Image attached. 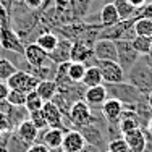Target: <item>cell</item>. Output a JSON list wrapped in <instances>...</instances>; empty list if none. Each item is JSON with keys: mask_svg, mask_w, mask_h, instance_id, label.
<instances>
[{"mask_svg": "<svg viewBox=\"0 0 152 152\" xmlns=\"http://www.w3.org/2000/svg\"><path fill=\"white\" fill-rule=\"evenodd\" d=\"M104 86H105V89H107V96L120 100L123 104V107H133V105H137V104L147 100V96L141 94L134 86L129 84L128 81L115 83V84H104Z\"/></svg>", "mask_w": 152, "mask_h": 152, "instance_id": "1", "label": "cell"}, {"mask_svg": "<svg viewBox=\"0 0 152 152\" xmlns=\"http://www.w3.org/2000/svg\"><path fill=\"white\" fill-rule=\"evenodd\" d=\"M126 79L144 96H149L152 92V68L146 65L142 58L133 65V68L126 73Z\"/></svg>", "mask_w": 152, "mask_h": 152, "instance_id": "2", "label": "cell"}, {"mask_svg": "<svg viewBox=\"0 0 152 152\" xmlns=\"http://www.w3.org/2000/svg\"><path fill=\"white\" fill-rule=\"evenodd\" d=\"M66 118L71 123V128H75V129L96 123V113H94V110L84 100H76V102H73Z\"/></svg>", "mask_w": 152, "mask_h": 152, "instance_id": "3", "label": "cell"}, {"mask_svg": "<svg viewBox=\"0 0 152 152\" xmlns=\"http://www.w3.org/2000/svg\"><path fill=\"white\" fill-rule=\"evenodd\" d=\"M117 45V61L121 65V68L125 70V73H128L133 68V65L141 58V55L134 50L131 41H126V39H118L115 41Z\"/></svg>", "mask_w": 152, "mask_h": 152, "instance_id": "4", "label": "cell"}, {"mask_svg": "<svg viewBox=\"0 0 152 152\" xmlns=\"http://www.w3.org/2000/svg\"><path fill=\"white\" fill-rule=\"evenodd\" d=\"M7 84L13 91H20V92L28 94L31 91H36V88L39 84V79L36 76H32L31 73H28V71L16 70L15 73L7 79Z\"/></svg>", "mask_w": 152, "mask_h": 152, "instance_id": "5", "label": "cell"}, {"mask_svg": "<svg viewBox=\"0 0 152 152\" xmlns=\"http://www.w3.org/2000/svg\"><path fill=\"white\" fill-rule=\"evenodd\" d=\"M100 73H102L104 84H115V83H123L126 81V73L121 68L118 61L113 60H97Z\"/></svg>", "mask_w": 152, "mask_h": 152, "instance_id": "6", "label": "cell"}, {"mask_svg": "<svg viewBox=\"0 0 152 152\" xmlns=\"http://www.w3.org/2000/svg\"><path fill=\"white\" fill-rule=\"evenodd\" d=\"M70 61H79V63H83L86 68L96 66L97 60H96V57H94L92 45L86 44V42H83V41H73Z\"/></svg>", "mask_w": 152, "mask_h": 152, "instance_id": "7", "label": "cell"}, {"mask_svg": "<svg viewBox=\"0 0 152 152\" xmlns=\"http://www.w3.org/2000/svg\"><path fill=\"white\" fill-rule=\"evenodd\" d=\"M0 47L7 52L23 55L24 44L21 42L20 36L13 31V28H0Z\"/></svg>", "mask_w": 152, "mask_h": 152, "instance_id": "8", "label": "cell"}, {"mask_svg": "<svg viewBox=\"0 0 152 152\" xmlns=\"http://www.w3.org/2000/svg\"><path fill=\"white\" fill-rule=\"evenodd\" d=\"M78 131L83 134V137L86 139V142H88V144H91V146L100 149L102 152L107 151V142H108L107 136H105V133H104L99 126H96V125L81 126V128H78Z\"/></svg>", "mask_w": 152, "mask_h": 152, "instance_id": "9", "label": "cell"}, {"mask_svg": "<svg viewBox=\"0 0 152 152\" xmlns=\"http://www.w3.org/2000/svg\"><path fill=\"white\" fill-rule=\"evenodd\" d=\"M123 104L120 100L113 99V97H107V100L102 104L100 107V112H102L105 121L110 126H118V121H120V117L123 113Z\"/></svg>", "mask_w": 152, "mask_h": 152, "instance_id": "10", "label": "cell"}, {"mask_svg": "<svg viewBox=\"0 0 152 152\" xmlns=\"http://www.w3.org/2000/svg\"><path fill=\"white\" fill-rule=\"evenodd\" d=\"M96 60H113L117 61V45L110 39H97L92 45Z\"/></svg>", "mask_w": 152, "mask_h": 152, "instance_id": "11", "label": "cell"}, {"mask_svg": "<svg viewBox=\"0 0 152 152\" xmlns=\"http://www.w3.org/2000/svg\"><path fill=\"white\" fill-rule=\"evenodd\" d=\"M71 45H73V41H70L68 37L60 36L55 49H53L52 52H49L47 55H49V58L57 65L66 63V61H70V57H71Z\"/></svg>", "mask_w": 152, "mask_h": 152, "instance_id": "12", "label": "cell"}, {"mask_svg": "<svg viewBox=\"0 0 152 152\" xmlns=\"http://www.w3.org/2000/svg\"><path fill=\"white\" fill-rule=\"evenodd\" d=\"M63 134H65V131L60 128H45V129H41V131H39V136H37V141H36V142H42V144H45L49 149L58 151L61 147Z\"/></svg>", "mask_w": 152, "mask_h": 152, "instance_id": "13", "label": "cell"}, {"mask_svg": "<svg viewBox=\"0 0 152 152\" xmlns=\"http://www.w3.org/2000/svg\"><path fill=\"white\" fill-rule=\"evenodd\" d=\"M41 110H42V113H44V118H45L49 128H60V129H63L65 133L68 131L63 126V113H61L60 108L57 107L52 100L44 102V105H42Z\"/></svg>", "mask_w": 152, "mask_h": 152, "instance_id": "14", "label": "cell"}, {"mask_svg": "<svg viewBox=\"0 0 152 152\" xmlns=\"http://www.w3.org/2000/svg\"><path fill=\"white\" fill-rule=\"evenodd\" d=\"M86 139L78 129H68L63 134V141H61L60 149L63 152H81L86 147Z\"/></svg>", "mask_w": 152, "mask_h": 152, "instance_id": "15", "label": "cell"}, {"mask_svg": "<svg viewBox=\"0 0 152 152\" xmlns=\"http://www.w3.org/2000/svg\"><path fill=\"white\" fill-rule=\"evenodd\" d=\"M139 128H141V121H139L137 113L131 107H125L120 117V121H118V129H120L121 136L128 134V133L134 131V129H139Z\"/></svg>", "mask_w": 152, "mask_h": 152, "instance_id": "16", "label": "cell"}, {"mask_svg": "<svg viewBox=\"0 0 152 152\" xmlns=\"http://www.w3.org/2000/svg\"><path fill=\"white\" fill-rule=\"evenodd\" d=\"M107 89L104 84L94 86V88H88L84 92V102L91 108H100L102 104L107 100Z\"/></svg>", "mask_w": 152, "mask_h": 152, "instance_id": "17", "label": "cell"}, {"mask_svg": "<svg viewBox=\"0 0 152 152\" xmlns=\"http://www.w3.org/2000/svg\"><path fill=\"white\" fill-rule=\"evenodd\" d=\"M23 57L26 58V61L29 63V66H37V65L44 63V61L49 58L45 50H42L36 42H29V44L24 45V52H23ZM29 71V70H28Z\"/></svg>", "mask_w": 152, "mask_h": 152, "instance_id": "18", "label": "cell"}, {"mask_svg": "<svg viewBox=\"0 0 152 152\" xmlns=\"http://www.w3.org/2000/svg\"><path fill=\"white\" fill-rule=\"evenodd\" d=\"M57 68H58V65L53 63L50 58H47L44 63L37 65V66H29V71H28V73L36 76L39 81H45V79H55Z\"/></svg>", "mask_w": 152, "mask_h": 152, "instance_id": "19", "label": "cell"}, {"mask_svg": "<svg viewBox=\"0 0 152 152\" xmlns=\"http://www.w3.org/2000/svg\"><path fill=\"white\" fill-rule=\"evenodd\" d=\"M91 3L92 0H70L66 12L70 13L73 21H84V18L91 10Z\"/></svg>", "mask_w": 152, "mask_h": 152, "instance_id": "20", "label": "cell"}, {"mask_svg": "<svg viewBox=\"0 0 152 152\" xmlns=\"http://www.w3.org/2000/svg\"><path fill=\"white\" fill-rule=\"evenodd\" d=\"M16 134L21 137L23 141H26L28 144H34L37 141V136H39V129L34 126L29 118H26L24 121H21L20 125L16 126Z\"/></svg>", "mask_w": 152, "mask_h": 152, "instance_id": "21", "label": "cell"}, {"mask_svg": "<svg viewBox=\"0 0 152 152\" xmlns=\"http://www.w3.org/2000/svg\"><path fill=\"white\" fill-rule=\"evenodd\" d=\"M123 139L126 141L129 152H144V149H146V136H144V131L141 128L125 134Z\"/></svg>", "mask_w": 152, "mask_h": 152, "instance_id": "22", "label": "cell"}, {"mask_svg": "<svg viewBox=\"0 0 152 152\" xmlns=\"http://www.w3.org/2000/svg\"><path fill=\"white\" fill-rule=\"evenodd\" d=\"M99 20H100V24H102L104 28L113 26V24H117V23H120V21H121L113 3H104V7L100 8Z\"/></svg>", "mask_w": 152, "mask_h": 152, "instance_id": "23", "label": "cell"}, {"mask_svg": "<svg viewBox=\"0 0 152 152\" xmlns=\"http://www.w3.org/2000/svg\"><path fill=\"white\" fill-rule=\"evenodd\" d=\"M81 84L84 86L86 89L88 88H94V86H100L104 84V79H102V73H100L99 66H89L86 68V73H84V78H83Z\"/></svg>", "mask_w": 152, "mask_h": 152, "instance_id": "24", "label": "cell"}, {"mask_svg": "<svg viewBox=\"0 0 152 152\" xmlns=\"http://www.w3.org/2000/svg\"><path fill=\"white\" fill-rule=\"evenodd\" d=\"M36 92L39 94L44 102H49V100L53 99V96L57 94V84L53 79H45V81H39L37 88H36Z\"/></svg>", "mask_w": 152, "mask_h": 152, "instance_id": "25", "label": "cell"}, {"mask_svg": "<svg viewBox=\"0 0 152 152\" xmlns=\"http://www.w3.org/2000/svg\"><path fill=\"white\" fill-rule=\"evenodd\" d=\"M57 42H58V36L53 31H45V32H42V34H39L37 37H36V44L41 47L42 50H45L47 53L55 49Z\"/></svg>", "mask_w": 152, "mask_h": 152, "instance_id": "26", "label": "cell"}, {"mask_svg": "<svg viewBox=\"0 0 152 152\" xmlns=\"http://www.w3.org/2000/svg\"><path fill=\"white\" fill-rule=\"evenodd\" d=\"M115 8H117L118 12V16H120L121 21L125 20H131L133 16H134L136 13V7L131 5V3L128 2V0H117V2L113 3Z\"/></svg>", "mask_w": 152, "mask_h": 152, "instance_id": "27", "label": "cell"}, {"mask_svg": "<svg viewBox=\"0 0 152 152\" xmlns=\"http://www.w3.org/2000/svg\"><path fill=\"white\" fill-rule=\"evenodd\" d=\"M136 36H146V37H152V18H137L133 24Z\"/></svg>", "mask_w": 152, "mask_h": 152, "instance_id": "28", "label": "cell"}, {"mask_svg": "<svg viewBox=\"0 0 152 152\" xmlns=\"http://www.w3.org/2000/svg\"><path fill=\"white\" fill-rule=\"evenodd\" d=\"M31 144H28L26 141H23L20 136L16 134V131H12V134H10V139L8 142H7V149L8 152H26L29 149Z\"/></svg>", "mask_w": 152, "mask_h": 152, "instance_id": "29", "label": "cell"}, {"mask_svg": "<svg viewBox=\"0 0 152 152\" xmlns=\"http://www.w3.org/2000/svg\"><path fill=\"white\" fill-rule=\"evenodd\" d=\"M134 50L139 55H147L151 53V44H152V37H146V36H134L131 41Z\"/></svg>", "mask_w": 152, "mask_h": 152, "instance_id": "30", "label": "cell"}, {"mask_svg": "<svg viewBox=\"0 0 152 152\" xmlns=\"http://www.w3.org/2000/svg\"><path fill=\"white\" fill-rule=\"evenodd\" d=\"M86 73V66L79 61H70L68 63V78L73 83H81Z\"/></svg>", "mask_w": 152, "mask_h": 152, "instance_id": "31", "label": "cell"}, {"mask_svg": "<svg viewBox=\"0 0 152 152\" xmlns=\"http://www.w3.org/2000/svg\"><path fill=\"white\" fill-rule=\"evenodd\" d=\"M42 105H44V100L39 97V94L36 91H31L26 94V102H24V108L28 112H36V110H41Z\"/></svg>", "mask_w": 152, "mask_h": 152, "instance_id": "32", "label": "cell"}, {"mask_svg": "<svg viewBox=\"0 0 152 152\" xmlns=\"http://www.w3.org/2000/svg\"><path fill=\"white\" fill-rule=\"evenodd\" d=\"M16 70V65L10 58H0V81H7Z\"/></svg>", "mask_w": 152, "mask_h": 152, "instance_id": "33", "label": "cell"}, {"mask_svg": "<svg viewBox=\"0 0 152 152\" xmlns=\"http://www.w3.org/2000/svg\"><path fill=\"white\" fill-rule=\"evenodd\" d=\"M107 151L108 152H129L128 146H126V141L123 137H117V139H112L107 142Z\"/></svg>", "mask_w": 152, "mask_h": 152, "instance_id": "34", "label": "cell"}, {"mask_svg": "<svg viewBox=\"0 0 152 152\" xmlns=\"http://www.w3.org/2000/svg\"><path fill=\"white\" fill-rule=\"evenodd\" d=\"M29 120L34 123V126L41 131V129H45V128H49L47 126V121H45V118H44V113H42V110H36V112H29Z\"/></svg>", "mask_w": 152, "mask_h": 152, "instance_id": "35", "label": "cell"}, {"mask_svg": "<svg viewBox=\"0 0 152 152\" xmlns=\"http://www.w3.org/2000/svg\"><path fill=\"white\" fill-rule=\"evenodd\" d=\"M7 100H8L12 105L24 107V102H26V94H24V92H20V91H13V89H10Z\"/></svg>", "mask_w": 152, "mask_h": 152, "instance_id": "36", "label": "cell"}, {"mask_svg": "<svg viewBox=\"0 0 152 152\" xmlns=\"http://www.w3.org/2000/svg\"><path fill=\"white\" fill-rule=\"evenodd\" d=\"M0 28H12V16L10 12L0 3Z\"/></svg>", "mask_w": 152, "mask_h": 152, "instance_id": "37", "label": "cell"}, {"mask_svg": "<svg viewBox=\"0 0 152 152\" xmlns=\"http://www.w3.org/2000/svg\"><path fill=\"white\" fill-rule=\"evenodd\" d=\"M45 0H23V3L31 10V12H39V10L44 7Z\"/></svg>", "mask_w": 152, "mask_h": 152, "instance_id": "38", "label": "cell"}, {"mask_svg": "<svg viewBox=\"0 0 152 152\" xmlns=\"http://www.w3.org/2000/svg\"><path fill=\"white\" fill-rule=\"evenodd\" d=\"M7 131H13V128H12V125H10L8 117L0 112V133H7Z\"/></svg>", "mask_w": 152, "mask_h": 152, "instance_id": "39", "label": "cell"}, {"mask_svg": "<svg viewBox=\"0 0 152 152\" xmlns=\"http://www.w3.org/2000/svg\"><path fill=\"white\" fill-rule=\"evenodd\" d=\"M26 152H55V151L49 149V147H47L45 144H42V142H34V144H31L29 149H28Z\"/></svg>", "mask_w": 152, "mask_h": 152, "instance_id": "40", "label": "cell"}, {"mask_svg": "<svg viewBox=\"0 0 152 152\" xmlns=\"http://www.w3.org/2000/svg\"><path fill=\"white\" fill-rule=\"evenodd\" d=\"M8 92H10V88H8V84H7V81H0V102L7 100Z\"/></svg>", "mask_w": 152, "mask_h": 152, "instance_id": "41", "label": "cell"}, {"mask_svg": "<svg viewBox=\"0 0 152 152\" xmlns=\"http://www.w3.org/2000/svg\"><path fill=\"white\" fill-rule=\"evenodd\" d=\"M70 5V0H55V8L60 10V12H65Z\"/></svg>", "mask_w": 152, "mask_h": 152, "instance_id": "42", "label": "cell"}, {"mask_svg": "<svg viewBox=\"0 0 152 152\" xmlns=\"http://www.w3.org/2000/svg\"><path fill=\"white\" fill-rule=\"evenodd\" d=\"M58 152H63L61 149H58ZM81 152H102L100 149H97V147H94V146H91V144H86V147L83 149Z\"/></svg>", "mask_w": 152, "mask_h": 152, "instance_id": "43", "label": "cell"}, {"mask_svg": "<svg viewBox=\"0 0 152 152\" xmlns=\"http://www.w3.org/2000/svg\"><path fill=\"white\" fill-rule=\"evenodd\" d=\"M0 3H2L3 7H5L8 12H12V8H13V3H15V0H0Z\"/></svg>", "mask_w": 152, "mask_h": 152, "instance_id": "44", "label": "cell"}, {"mask_svg": "<svg viewBox=\"0 0 152 152\" xmlns=\"http://www.w3.org/2000/svg\"><path fill=\"white\" fill-rule=\"evenodd\" d=\"M131 5H134L136 8H141V7H144L147 3V0H128Z\"/></svg>", "mask_w": 152, "mask_h": 152, "instance_id": "45", "label": "cell"}, {"mask_svg": "<svg viewBox=\"0 0 152 152\" xmlns=\"http://www.w3.org/2000/svg\"><path fill=\"white\" fill-rule=\"evenodd\" d=\"M141 58L146 61V65H149L152 68V53H147V55H141Z\"/></svg>", "mask_w": 152, "mask_h": 152, "instance_id": "46", "label": "cell"}, {"mask_svg": "<svg viewBox=\"0 0 152 152\" xmlns=\"http://www.w3.org/2000/svg\"><path fill=\"white\" fill-rule=\"evenodd\" d=\"M146 129H147L149 133H152V118H151L149 121H147V126H146Z\"/></svg>", "mask_w": 152, "mask_h": 152, "instance_id": "47", "label": "cell"}, {"mask_svg": "<svg viewBox=\"0 0 152 152\" xmlns=\"http://www.w3.org/2000/svg\"><path fill=\"white\" fill-rule=\"evenodd\" d=\"M147 104H149V107L152 108V92L149 94V96H147Z\"/></svg>", "mask_w": 152, "mask_h": 152, "instance_id": "48", "label": "cell"}, {"mask_svg": "<svg viewBox=\"0 0 152 152\" xmlns=\"http://www.w3.org/2000/svg\"><path fill=\"white\" fill-rule=\"evenodd\" d=\"M0 152H8V149H7L5 146H2V144H0Z\"/></svg>", "mask_w": 152, "mask_h": 152, "instance_id": "49", "label": "cell"}, {"mask_svg": "<svg viewBox=\"0 0 152 152\" xmlns=\"http://www.w3.org/2000/svg\"><path fill=\"white\" fill-rule=\"evenodd\" d=\"M117 0H104V3H115Z\"/></svg>", "mask_w": 152, "mask_h": 152, "instance_id": "50", "label": "cell"}, {"mask_svg": "<svg viewBox=\"0 0 152 152\" xmlns=\"http://www.w3.org/2000/svg\"><path fill=\"white\" fill-rule=\"evenodd\" d=\"M15 2H23V0H15Z\"/></svg>", "mask_w": 152, "mask_h": 152, "instance_id": "51", "label": "cell"}, {"mask_svg": "<svg viewBox=\"0 0 152 152\" xmlns=\"http://www.w3.org/2000/svg\"><path fill=\"white\" fill-rule=\"evenodd\" d=\"M151 53H152V44H151Z\"/></svg>", "mask_w": 152, "mask_h": 152, "instance_id": "52", "label": "cell"}, {"mask_svg": "<svg viewBox=\"0 0 152 152\" xmlns=\"http://www.w3.org/2000/svg\"><path fill=\"white\" fill-rule=\"evenodd\" d=\"M149 2H152V0H147V3H149Z\"/></svg>", "mask_w": 152, "mask_h": 152, "instance_id": "53", "label": "cell"}]
</instances>
